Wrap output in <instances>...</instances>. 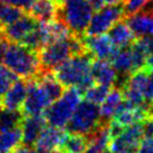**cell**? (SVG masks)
I'll list each match as a JSON object with an SVG mask.
<instances>
[{"mask_svg":"<svg viewBox=\"0 0 153 153\" xmlns=\"http://www.w3.org/2000/svg\"><path fill=\"white\" fill-rule=\"evenodd\" d=\"M83 36L71 34L67 37L55 39L39 51L42 72H54L71 56L86 51Z\"/></svg>","mask_w":153,"mask_h":153,"instance_id":"obj_1","label":"cell"},{"mask_svg":"<svg viewBox=\"0 0 153 153\" xmlns=\"http://www.w3.org/2000/svg\"><path fill=\"white\" fill-rule=\"evenodd\" d=\"M2 63L16 76L24 79L34 78L42 72L38 51L20 43L10 42Z\"/></svg>","mask_w":153,"mask_h":153,"instance_id":"obj_2","label":"cell"},{"mask_svg":"<svg viewBox=\"0 0 153 153\" xmlns=\"http://www.w3.org/2000/svg\"><path fill=\"white\" fill-rule=\"evenodd\" d=\"M94 57L89 51L71 56L54 71V75L65 87H78L92 77L91 68Z\"/></svg>","mask_w":153,"mask_h":153,"instance_id":"obj_3","label":"cell"},{"mask_svg":"<svg viewBox=\"0 0 153 153\" xmlns=\"http://www.w3.org/2000/svg\"><path fill=\"white\" fill-rule=\"evenodd\" d=\"M58 11L57 18L67 26L71 33L77 36H83L89 20L93 16V9L87 0H57Z\"/></svg>","mask_w":153,"mask_h":153,"instance_id":"obj_4","label":"cell"},{"mask_svg":"<svg viewBox=\"0 0 153 153\" xmlns=\"http://www.w3.org/2000/svg\"><path fill=\"white\" fill-rule=\"evenodd\" d=\"M82 101V93L74 86L68 87L56 101L51 103L44 112L47 125L64 128L72 117L76 106Z\"/></svg>","mask_w":153,"mask_h":153,"instance_id":"obj_5","label":"cell"},{"mask_svg":"<svg viewBox=\"0 0 153 153\" xmlns=\"http://www.w3.org/2000/svg\"><path fill=\"white\" fill-rule=\"evenodd\" d=\"M102 124L98 105L88 101H81L76 106L72 117L66 124V130L69 133H78L89 135L96 131Z\"/></svg>","mask_w":153,"mask_h":153,"instance_id":"obj_6","label":"cell"},{"mask_svg":"<svg viewBox=\"0 0 153 153\" xmlns=\"http://www.w3.org/2000/svg\"><path fill=\"white\" fill-rule=\"evenodd\" d=\"M124 17L125 13L123 4H108L106 7H103L92 16L85 34L87 36L105 34L115 22L123 19Z\"/></svg>","mask_w":153,"mask_h":153,"instance_id":"obj_7","label":"cell"},{"mask_svg":"<svg viewBox=\"0 0 153 153\" xmlns=\"http://www.w3.org/2000/svg\"><path fill=\"white\" fill-rule=\"evenodd\" d=\"M28 82V92L24 104L22 113L25 116L29 115H43L46 108L51 105L53 101L51 100L46 89L39 83L37 77L27 79Z\"/></svg>","mask_w":153,"mask_h":153,"instance_id":"obj_8","label":"cell"},{"mask_svg":"<svg viewBox=\"0 0 153 153\" xmlns=\"http://www.w3.org/2000/svg\"><path fill=\"white\" fill-rule=\"evenodd\" d=\"M143 137L142 123L131 124L125 128L121 135L111 139L107 149L112 153H135Z\"/></svg>","mask_w":153,"mask_h":153,"instance_id":"obj_9","label":"cell"},{"mask_svg":"<svg viewBox=\"0 0 153 153\" xmlns=\"http://www.w3.org/2000/svg\"><path fill=\"white\" fill-rule=\"evenodd\" d=\"M37 20L29 13H24L16 22L1 28V33L11 43H22V40L35 29Z\"/></svg>","mask_w":153,"mask_h":153,"instance_id":"obj_10","label":"cell"},{"mask_svg":"<svg viewBox=\"0 0 153 153\" xmlns=\"http://www.w3.org/2000/svg\"><path fill=\"white\" fill-rule=\"evenodd\" d=\"M135 38H143L153 34V9L145 6L137 13L126 16L125 19Z\"/></svg>","mask_w":153,"mask_h":153,"instance_id":"obj_11","label":"cell"},{"mask_svg":"<svg viewBox=\"0 0 153 153\" xmlns=\"http://www.w3.org/2000/svg\"><path fill=\"white\" fill-rule=\"evenodd\" d=\"M87 51L96 59H111L117 48L111 42L110 37L105 34L94 35L83 37Z\"/></svg>","mask_w":153,"mask_h":153,"instance_id":"obj_12","label":"cell"},{"mask_svg":"<svg viewBox=\"0 0 153 153\" xmlns=\"http://www.w3.org/2000/svg\"><path fill=\"white\" fill-rule=\"evenodd\" d=\"M66 133L63 128L46 126L34 144L35 149L38 153H53L56 150H60Z\"/></svg>","mask_w":153,"mask_h":153,"instance_id":"obj_13","label":"cell"},{"mask_svg":"<svg viewBox=\"0 0 153 153\" xmlns=\"http://www.w3.org/2000/svg\"><path fill=\"white\" fill-rule=\"evenodd\" d=\"M47 126V122L44 115H29L25 116L22 123V144L34 146L42 132Z\"/></svg>","mask_w":153,"mask_h":153,"instance_id":"obj_14","label":"cell"},{"mask_svg":"<svg viewBox=\"0 0 153 153\" xmlns=\"http://www.w3.org/2000/svg\"><path fill=\"white\" fill-rule=\"evenodd\" d=\"M91 75L96 84L114 87L117 79V73L108 59H96L94 58Z\"/></svg>","mask_w":153,"mask_h":153,"instance_id":"obj_15","label":"cell"},{"mask_svg":"<svg viewBox=\"0 0 153 153\" xmlns=\"http://www.w3.org/2000/svg\"><path fill=\"white\" fill-rule=\"evenodd\" d=\"M28 92L27 79H16L9 89L4 93L2 98V106L10 110H20L25 102Z\"/></svg>","mask_w":153,"mask_h":153,"instance_id":"obj_16","label":"cell"},{"mask_svg":"<svg viewBox=\"0 0 153 153\" xmlns=\"http://www.w3.org/2000/svg\"><path fill=\"white\" fill-rule=\"evenodd\" d=\"M27 11L37 22H49L57 18L58 1L57 0H34Z\"/></svg>","mask_w":153,"mask_h":153,"instance_id":"obj_17","label":"cell"},{"mask_svg":"<svg viewBox=\"0 0 153 153\" xmlns=\"http://www.w3.org/2000/svg\"><path fill=\"white\" fill-rule=\"evenodd\" d=\"M107 33H108L107 36L110 37L111 42L116 48H124V47L131 46L136 39L124 19H121L117 22H115Z\"/></svg>","mask_w":153,"mask_h":153,"instance_id":"obj_18","label":"cell"},{"mask_svg":"<svg viewBox=\"0 0 153 153\" xmlns=\"http://www.w3.org/2000/svg\"><path fill=\"white\" fill-rule=\"evenodd\" d=\"M122 101H123L122 89L117 87H112L105 100L100 104V116H101L102 123L107 124L113 119Z\"/></svg>","mask_w":153,"mask_h":153,"instance_id":"obj_19","label":"cell"},{"mask_svg":"<svg viewBox=\"0 0 153 153\" xmlns=\"http://www.w3.org/2000/svg\"><path fill=\"white\" fill-rule=\"evenodd\" d=\"M88 145V135L66 133L60 150L64 153H84Z\"/></svg>","mask_w":153,"mask_h":153,"instance_id":"obj_20","label":"cell"},{"mask_svg":"<svg viewBox=\"0 0 153 153\" xmlns=\"http://www.w3.org/2000/svg\"><path fill=\"white\" fill-rule=\"evenodd\" d=\"M22 142V126L9 131H0V153H11Z\"/></svg>","mask_w":153,"mask_h":153,"instance_id":"obj_21","label":"cell"},{"mask_svg":"<svg viewBox=\"0 0 153 153\" xmlns=\"http://www.w3.org/2000/svg\"><path fill=\"white\" fill-rule=\"evenodd\" d=\"M25 115L22 110L1 108L0 111V131H9L22 126Z\"/></svg>","mask_w":153,"mask_h":153,"instance_id":"obj_22","label":"cell"},{"mask_svg":"<svg viewBox=\"0 0 153 153\" xmlns=\"http://www.w3.org/2000/svg\"><path fill=\"white\" fill-rule=\"evenodd\" d=\"M24 13H25L24 9L0 1V27L2 28L4 26L16 22Z\"/></svg>","mask_w":153,"mask_h":153,"instance_id":"obj_23","label":"cell"},{"mask_svg":"<svg viewBox=\"0 0 153 153\" xmlns=\"http://www.w3.org/2000/svg\"><path fill=\"white\" fill-rule=\"evenodd\" d=\"M112 87H108V86L105 85H101V84H97L93 86H91L87 91L84 92V98L86 101H88L91 103H94L96 105H100L101 103L105 100V97L107 96V94L110 93V91Z\"/></svg>","mask_w":153,"mask_h":153,"instance_id":"obj_24","label":"cell"},{"mask_svg":"<svg viewBox=\"0 0 153 153\" xmlns=\"http://www.w3.org/2000/svg\"><path fill=\"white\" fill-rule=\"evenodd\" d=\"M17 79V76L4 65L0 64V97H2L4 93L13 85V82Z\"/></svg>","mask_w":153,"mask_h":153,"instance_id":"obj_25","label":"cell"},{"mask_svg":"<svg viewBox=\"0 0 153 153\" xmlns=\"http://www.w3.org/2000/svg\"><path fill=\"white\" fill-rule=\"evenodd\" d=\"M150 1L151 0H123L122 4H123L125 17L134 13H137L141 9H143Z\"/></svg>","mask_w":153,"mask_h":153,"instance_id":"obj_26","label":"cell"},{"mask_svg":"<svg viewBox=\"0 0 153 153\" xmlns=\"http://www.w3.org/2000/svg\"><path fill=\"white\" fill-rule=\"evenodd\" d=\"M136 153H153V136L143 137L139 143Z\"/></svg>","mask_w":153,"mask_h":153,"instance_id":"obj_27","label":"cell"},{"mask_svg":"<svg viewBox=\"0 0 153 153\" xmlns=\"http://www.w3.org/2000/svg\"><path fill=\"white\" fill-rule=\"evenodd\" d=\"M0 1L18 7V8H22L24 10H27L30 7V4L34 2V0H0Z\"/></svg>","mask_w":153,"mask_h":153,"instance_id":"obj_28","label":"cell"},{"mask_svg":"<svg viewBox=\"0 0 153 153\" xmlns=\"http://www.w3.org/2000/svg\"><path fill=\"white\" fill-rule=\"evenodd\" d=\"M142 123V128H143V135L144 137H152L153 136V119L150 116L145 119Z\"/></svg>","mask_w":153,"mask_h":153,"instance_id":"obj_29","label":"cell"},{"mask_svg":"<svg viewBox=\"0 0 153 153\" xmlns=\"http://www.w3.org/2000/svg\"><path fill=\"white\" fill-rule=\"evenodd\" d=\"M149 73V77H148V84H146V88H145V100L146 102H152L153 101V71Z\"/></svg>","mask_w":153,"mask_h":153,"instance_id":"obj_30","label":"cell"},{"mask_svg":"<svg viewBox=\"0 0 153 153\" xmlns=\"http://www.w3.org/2000/svg\"><path fill=\"white\" fill-rule=\"evenodd\" d=\"M9 44H10V42H9L8 39L4 36V34L0 31V63L4 59V54H6V51H7V48H8Z\"/></svg>","mask_w":153,"mask_h":153,"instance_id":"obj_31","label":"cell"},{"mask_svg":"<svg viewBox=\"0 0 153 153\" xmlns=\"http://www.w3.org/2000/svg\"><path fill=\"white\" fill-rule=\"evenodd\" d=\"M143 42H144L145 48L148 51V54L149 55H153V34L150 35V36H146V37H143Z\"/></svg>","mask_w":153,"mask_h":153,"instance_id":"obj_32","label":"cell"},{"mask_svg":"<svg viewBox=\"0 0 153 153\" xmlns=\"http://www.w3.org/2000/svg\"><path fill=\"white\" fill-rule=\"evenodd\" d=\"M11 153H38L34 149L33 146H28V145H22V146H18L16 150H13Z\"/></svg>","mask_w":153,"mask_h":153,"instance_id":"obj_33","label":"cell"},{"mask_svg":"<svg viewBox=\"0 0 153 153\" xmlns=\"http://www.w3.org/2000/svg\"><path fill=\"white\" fill-rule=\"evenodd\" d=\"M87 2L89 4V6L92 7V9H93L94 11L100 10V9L103 8L104 4H105L104 0H87Z\"/></svg>","mask_w":153,"mask_h":153,"instance_id":"obj_34","label":"cell"},{"mask_svg":"<svg viewBox=\"0 0 153 153\" xmlns=\"http://www.w3.org/2000/svg\"><path fill=\"white\" fill-rule=\"evenodd\" d=\"M148 72H152L153 71V55H149L146 57V60H145L144 67Z\"/></svg>","mask_w":153,"mask_h":153,"instance_id":"obj_35","label":"cell"},{"mask_svg":"<svg viewBox=\"0 0 153 153\" xmlns=\"http://www.w3.org/2000/svg\"><path fill=\"white\" fill-rule=\"evenodd\" d=\"M104 2L107 4H120L123 2V0H104Z\"/></svg>","mask_w":153,"mask_h":153,"instance_id":"obj_36","label":"cell"},{"mask_svg":"<svg viewBox=\"0 0 153 153\" xmlns=\"http://www.w3.org/2000/svg\"><path fill=\"white\" fill-rule=\"evenodd\" d=\"M102 153H112V152H111V151H106V150H105V151H104V152H102Z\"/></svg>","mask_w":153,"mask_h":153,"instance_id":"obj_37","label":"cell"},{"mask_svg":"<svg viewBox=\"0 0 153 153\" xmlns=\"http://www.w3.org/2000/svg\"><path fill=\"white\" fill-rule=\"evenodd\" d=\"M1 108H2V103L0 102V111H1Z\"/></svg>","mask_w":153,"mask_h":153,"instance_id":"obj_38","label":"cell"},{"mask_svg":"<svg viewBox=\"0 0 153 153\" xmlns=\"http://www.w3.org/2000/svg\"><path fill=\"white\" fill-rule=\"evenodd\" d=\"M151 105H152V113H153V101L151 102Z\"/></svg>","mask_w":153,"mask_h":153,"instance_id":"obj_39","label":"cell"},{"mask_svg":"<svg viewBox=\"0 0 153 153\" xmlns=\"http://www.w3.org/2000/svg\"><path fill=\"white\" fill-rule=\"evenodd\" d=\"M0 31H1V27H0Z\"/></svg>","mask_w":153,"mask_h":153,"instance_id":"obj_40","label":"cell"},{"mask_svg":"<svg viewBox=\"0 0 153 153\" xmlns=\"http://www.w3.org/2000/svg\"><path fill=\"white\" fill-rule=\"evenodd\" d=\"M152 119H153V113H152Z\"/></svg>","mask_w":153,"mask_h":153,"instance_id":"obj_41","label":"cell"}]
</instances>
